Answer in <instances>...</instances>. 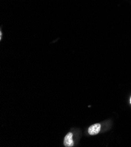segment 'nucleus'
<instances>
[{
    "mask_svg": "<svg viewBox=\"0 0 131 147\" xmlns=\"http://www.w3.org/2000/svg\"><path fill=\"white\" fill-rule=\"evenodd\" d=\"M73 134L71 133H68L64 138V144L66 147H72L74 146V141L72 139Z\"/></svg>",
    "mask_w": 131,
    "mask_h": 147,
    "instance_id": "obj_1",
    "label": "nucleus"
},
{
    "mask_svg": "<svg viewBox=\"0 0 131 147\" xmlns=\"http://www.w3.org/2000/svg\"><path fill=\"white\" fill-rule=\"evenodd\" d=\"M130 102H131V98H130Z\"/></svg>",
    "mask_w": 131,
    "mask_h": 147,
    "instance_id": "obj_3",
    "label": "nucleus"
},
{
    "mask_svg": "<svg viewBox=\"0 0 131 147\" xmlns=\"http://www.w3.org/2000/svg\"><path fill=\"white\" fill-rule=\"evenodd\" d=\"M100 130V124H95L90 126L88 128V134L91 135V136H94L99 133V131Z\"/></svg>",
    "mask_w": 131,
    "mask_h": 147,
    "instance_id": "obj_2",
    "label": "nucleus"
}]
</instances>
